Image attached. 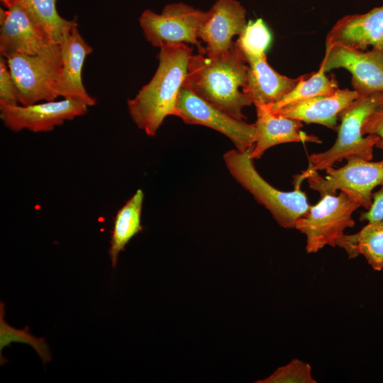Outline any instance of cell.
Returning <instances> with one entry per match:
<instances>
[{
  "instance_id": "1",
  "label": "cell",
  "mask_w": 383,
  "mask_h": 383,
  "mask_svg": "<svg viewBox=\"0 0 383 383\" xmlns=\"http://www.w3.org/2000/svg\"><path fill=\"white\" fill-rule=\"evenodd\" d=\"M248 71L245 58L234 42L229 51L216 57L192 54L183 85L231 116L244 120L243 109L252 104L240 90L246 84Z\"/></svg>"
},
{
  "instance_id": "2",
  "label": "cell",
  "mask_w": 383,
  "mask_h": 383,
  "mask_svg": "<svg viewBox=\"0 0 383 383\" xmlns=\"http://www.w3.org/2000/svg\"><path fill=\"white\" fill-rule=\"evenodd\" d=\"M159 64L150 81L127 101L131 118L148 136H155L168 116H174L192 49L187 44L160 48Z\"/></svg>"
},
{
  "instance_id": "3",
  "label": "cell",
  "mask_w": 383,
  "mask_h": 383,
  "mask_svg": "<svg viewBox=\"0 0 383 383\" xmlns=\"http://www.w3.org/2000/svg\"><path fill=\"white\" fill-rule=\"evenodd\" d=\"M382 108V92L360 95L349 104L338 116L340 124L335 142L328 150L310 155L306 170H326L338 162L355 157L371 160L373 148L380 138L373 134L364 137L362 127L366 120Z\"/></svg>"
},
{
  "instance_id": "4",
  "label": "cell",
  "mask_w": 383,
  "mask_h": 383,
  "mask_svg": "<svg viewBox=\"0 0 383 383\" xmlns=\"http://www.w3.org/2000/svg\"><path fill=\"white\" fill-rule=\"evenodd\" d=\"M232 177L272 215L282 228H294L296 221L309 210L307 196L296 182L295 189L280 191L270 184L257 171L250 150H228L223 155Z\"/></svg>"
},
{
  "instance_id": "5",
  "label": "cell",
  "mask_w": 383,
  "mask_h": 383,
  "mask_svg": "<svg viewBox=\"0 0 383 383\" xmlns=\"http://www.w3.org/2000/svg\"><path fill=\"white\" fill-rule=\"evenodd\" d=\"M321 196L294 226L306 237L307 253H316L326 245L335 247L344 231L354 226L353 213L362 206L356 196L345 191Z\"/></svg>"
},
{
  "instance_id": "6",
  "label": "cell",
  "mask_w": 383,
  "mask_h": 383,
  "mask_svg": "<svg viewBox=\"0 0 383 383\" xmlns=\"http://www.w3.org/2000/svg\"><path fill=\"white\" fill-rule=\"evenodd\" d=\"M4 57L17 87L21 105L52 101L59 97L60 45H55L40 55L12 53Z\"/></svg>"
},
{
  "instance_id": "7",
  "label": "cell",
  "mask_w": 383,
  "mask_h": 383,
  "mask_svg": "<svg viewBox=\"0 0 383 383\" xmlns=\"http://www.w3.org/2000/svg\"><path fill=\"white\" fill-rule=\"evenodd\" d=\"M377 147L383 150L381 140ZM326 174L322 177L318 172L306 170L297 180L301 182L306 179L309 188L321 196L334 194L338 190L347 192L356 196L362 206L368 209L372 201L373 189L383 184V160L371 162L358 157L350 158L343 167L327 168Z\"/></svg>"
},
{
  "instance_id": "8",
  "label": "cell",
  "mask_w": 383,
  "mask_h": 383,
  "mask_svg": "<svg viewBox=\"0 0 383 383\" xmlns=\"http://www.w3.org/2000/svg\"><path fill=\"white\" fill-rule=\"evenodd\" d=\"M206 16L207 11L178 2L166 5L160 13L144 11L139 23L145 39L153 47L189 43L196 46L199 54L206 55L198 31Z\"/></svg>"
},
{
  "instance_id": "9",
  "label": "cell",
  "mask_w": 383,
  "mask_h": 383,
  "mask_svg": "<svg viewBox=\"0 0 383 383\" xmlns=\"http://www.w3.org/2000/svg\"><path fill=\"white\" fill-rule=\"evenodd\" d=\"M174 116L186 123L204 126L222 133L238 150L251 151L255 144V123H247L231 116L184 85L179 92Z\"/></svg>"
},
{
  "instance_id": "10",
  "label": "cell",
  "mask_w": 383,
  "mask_h": 383,
  "mask_svg": "<svg viewBox=\"0 0 383 383\" xmlns=\"http://www.w3.org/2000/svg\"><path fill=\"white\" fill-rule=\"evenodd\" d=\"M88 107L83 102L68 99L28 106L0 104V118L4 125L14 132H48L67 121L84 115Z\"/></svg>"
},
{
  "instance_id": "11",
  "label": "cell",
  "mask_w": 383,
  "mask_h": 383,
  "mask_svg": "<svg viewBox=\"0 0 383 383\" xmlns=\"http://www.w3.org/2000/svg\"><path fill=\"white\" fill-rule=\"evenodd\" d=\"M324 72L344 68L351 74V84L359 95L383 93V52L353 49L338 44L326 45L320 65Z\"/></svg>"
},
{
  "instance_id": "12",
  "label": "cell",
  "mask_w": 383,
  "mask_h": 383,
  "mask_svg": "<svg viewBox=\"0 0 383 383\" xmlns=\"http://www.w3.org/2000/svg\"><path fill=\"white\" fill-rule=\"evenodd\" d=\"M247 25L246 10L236 0H217L198 31L206 44V55L216 57L232 48L233 38L239 35Z\"/></svg>"
},
{
  "instance_id": "13",
  "label": "cell",
  "mask_w": 383,
  "mask_h": 383,
  "mask_svg": "<svg viewBox=\"0 0 383 383\" xmlns=\"http://www.w3.org/2000/svg\"><path fill=\"white\" fill-rule=\"evenodd\" d=\"M35 26L26 12L17 4L7 11L0 10V54L36 55L53 45Z\"/></svg>"
},
{
  "instance_id": "14",
  "label": "cell",
  "mask_w": 383,
  "mask_h": 383,
  "mask_svg": "<svg viewBox=\"0 0 383 383\" xmlns=\"http://www.w3.org/2000/svg\"><path fill=\"white\" fill-rule=\"evenodd\" d=\"M332 44L360 50L372 46L383 52V5L339 19L326 35V45Z\"/></svg>"
},
{
  "instance_id": "15",
  "label": "cell",
  "mask_w": 383,
  "mask_h": 383,
  "mask_svg": "<svg viewBox=\"0 0 383 383\" xmlns=\"http://www.w3.org/2000/svg\"><path fill=\"white\" fill-rule=\"evenodd\" d=\"M62 70L58 84V96L84 103L88 106L96 104V99L87 91L82 81L85 59L93 50L80 34L77 26L60 44Z\"/></svg>"
},
{
  "instance_id": "16",
  "label": "cell",
  "mask_w": 383,
  "mask_h": 383,
  "mask_svg": "<svg viewBox=\"0 0 383 383\" xmlns=\"http://www.w3.org/2000/svg\"><path fill=\"white\" fill-rule=\"evenodd\" d=\"M256 107L255 142L250 155L260 159L269 148L287 143H321L316 135L301 130L302 122L274 113L267 106Z\"/></svg>"
},
{
  "instance_id": "17",
  "label": "cell",
  "mask_w": 383,
  "mask_h": 383,
  "mask_svg": "<svg viewBox=\"0 0 383 383\" xmlns=\"http://www.w3.org/2000/svg\"><path fill=\"white\" fill-rule=\"evenodd\" d=\"M244 57L248 71L243 91L255 106H270L277 102L306 75L291 78L280 74L268 64L266 54Z\"/></svg>"
},
{
  "instance_id": "18",
  "label": "cell",
  "mask_w": 383,
  "mask_h": 383,
  "mask_svg": "<svg viewBox=\"0 0 383 383\" xmlns=\"http://www.w3.org/2000/svg\"><path fill=\"white\" fill-rule=\"evenodd\" d=\"M360 95L355 90L338 89L335 93L311 98L271 111L279 116L317 123L337 131L340 113Z\"/></svg>"
},
{
  "instance_id": "19",
  "label": "cell",
  "mask_w": 383,
  "mask_h": 383,
  "mask_svg": "<svg viewBox=\"0 0 383 383\" xmlns=\"http://www.w3.org/2000/svg\"><path fill=\"white\" fill-rule=\"evenodd\" d=\"M144 200L142 189L135 193L117 211L111 233L109 255L113 268L118 264L119 253L138 233L142 231L141 213Z\"/></svg>"
},
{
  "instance_id": "20",
  "label": "cell",
  "mask_w": 383,
  "mask_h": 383,
  "mask_svg": "<svg viewBox=\"0 0 383 383\" xmlns=\"http://www.w3.org/2000/svg\"><path fill=\"white\" fill-rule=\"evenodd\" d=\"M18 5L35 26L52 43L60 45L71 30L77 26L58 13L56 0H18ZM15 4V5H16Z\"/></svg>"
},
{
  "instance_id": "21",
  "label": "cell",
  "mask_w": 383,
  "mask_h": 383,
  "mask_svg": "<svg viewBox=\"0 0 383 383\" xmlns=\"http://www.w3.org/2000/svg\"><path fill=\"white\" fill-rule=\"evenodd\" d=\"M349 258L363 255L376 271L383 270V220L368 223L359 232L344 234L336 243Z\"/></svg>"
},
{
  "instance_id": "22",
  "label": "cell",
  "mask_w": 383,
  "mask_h": 383,
  "mask_svg": "<svg viewBox=\"0 0 383 383\" xmlns=\"http://www.w3.org/2000/svg\"><path fill=\"white\" fill-rule=\"evenodd\" d=\"M338 82L334 77H329L319 67L316 72L306 74L305 77L277 102L267 106L272 111L285 106L319 96L329 95L338 90Z\"/></svg>"
},
{
  "instance_id": "23",
  "label": "cell",
  "mask_w": 383,
  "mask_h": 383,
  "mask_svg": "<svg viewBox=\"0 0 383 383\" xmlns=\"http://www.w3.org/2000/svg\"><path fill=\"white\" fill-rule=\"evenodd\" d=\"M4 304L0 303V363L7 361L2 357V350L12 343H20L31 346L40 357L43 365L52 360L50 351L45 338H38L30 333L28 326L18 329L9 325L4 319Z\"/></svg>"
},
{
  "instance_id": "24",
  "label": "cell",
  "mask_w": 383,
  "mask_h": 383,
  "mask_svg": "<svg viewBox=\"0 0 383 383\" xmlns=\"http://www.w3.org/2000/svg\"><path fill=\"white\" fill-rule=\"evenodd\" d=\"M272 35L262 21L257 18L247 23L236 41L244 56L259 57L266 54Z\"/></svg>"
},
{
  "instance_id": "25",
  "label": "cell",
  "mask_w": 383,
  "mask_h": 383,
  "mask_svg": "<svg viewBox=\"0 0 383 383\" xmlns=\"http://www.w3.org/2000/svg\"><path fill=\"white\" fill-rule=\"evenodd\" d=\"M260 383H316L311 374L309 363L294 358L288 364L279 367Z\"/></svg>"
},
{
  "instance_id": "26",
  "label": "cell",
  "mask_w": 383,
  "mask_h": 383,
  "mask_svg": "<svg viewBox=\"0 0 383 383\" xmlns=\"http://www.w3.org/2000/svg\"><path fill=\"white\" fill-rule=\"evenodd\" d=\"M0 104L18 105V89L11 73L6 59L0 57Z\"/></svg>"
},
{
  "instance_id": "27",
  "label": "cell",
  "mask_w": 383,
  "mask_h": 383,
  "mask_svg": "<svg viewBox=\"0 0 383 383\" xmlns=\"http://www.w3.org/2000/svg\"><path fill=\"white\" fill-rule=\"evenodd\" d=\"M372 199L368 211L361 213L360 221L372 223L383 220V184L381 185L378 192L372 194Z\"/></svg>"
},
{
  "instance_id": "28",
  "label": "cell",
  "mask_w": 383,
  "mask_h": 383,
  "mask_svg": "<svg viewBox=\"0 0 383 383\" xmlns=\"http://www.w3.org/2000/svg\"><path fill=\"white\" fill-rule=\"evenodd\" d=\"M362 133L377 135L383 143V114L379 109L366 120L362 127Z\"/></svg>"
},
{
  "instance_id": "29",
  "label": "cell",
  "mask_w": 383,
  "mask_h": 383,
  "mask_svg": "<svg viewBox=\"0 0 383 383\" xmlns=\"http://www.w3.org/2000/svg\"><path fill=\"white\" fill-rule=\"evenodd\" d=\"M2 4L7 8H10L13 6H14L18 0H1Z\"/></svg>"
},
{
  "instance_id": "30",
  "label": "cell",
  "mask_w": 383,
  "mask_h": 383,
  "mask_svg": "<svg viewBox=\"0 0 383 383\" xmlns=\"http://www.w3.org/2000/svg\"><path fill=\"white\" fill-rule=\"evenodd\" d=\"M380 112L383 114V108H382L381 109H379Z\"/></svg>"
}]
</instances>
